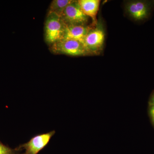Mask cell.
Instances as JSON below:
<instances>
[{"mask_svg": "<svg viewBox=\"0 0 154 154\" xmlns=\"http://www.w3.org/2000/svg\"><path fill=\"white\" fill-rule=\"evenodd\" d=\"M105 37L103 26L98 23L96 27L89 31L84 39L83 44L91 55H97L103 50Z\"/></svg>", "mask_w": 154, "mask_h": 154, "instance_id": "3957f363", "label": "cell"}, {"mask_svg": "<svg viewBox=\"0 0 154 154\" xmlns=\"http://www.w3.org/2000/svg\"><path fill=\"white\" fill-rule=\"evenodd\" d=\"M149 105L150 106L154 105V93L151 97L150 100L149 101Z\"/></svg>", "mask_w": 154, "mask_h": 154, "instance_id": "7c38bea8", "label": "cell"}, {"mask_svg": "<svg viewBox=\"0 0 154 154\" xmlns=\"http://www.w3.org/2000/svg\"><path fill=\"white\" fill-rule=\"evenodd\" d=\"M22 150L18 147L12 149L0 141V154H21Z\"/></svg>", "mask_w": 154, "mask_h": 154, "instance_id": "30bf717a", "label": "cell"}, {"mask_svg": "<svg viewBox=\"0 0 154 154\" xmlns=\"http://www.w3.org/2000/svg\"><path fill=\"white\" fill-rule=\"evenodd\" d=\"M99 0H79L78 2L80 8L86 16L92 20V25L96 26L98 22L97 16L100 7Z\"/></svg>", "mask_w": 154, "mask_h": 154, "instance_id": "ba28073f", "label": "cell"}, {"mask_svg": "<svg viewBox=\"0 0 154 154\" xmlns=\"http://www.w3.org/2000/svg\"><path fill=\"white\" fill-rule=\"evenodd\" d=\"M66 27L60 17L48 13L45 24V38L47 44L51 46L62 40Z\"/></svg>", "mask_w": 154, "mask_h": 154, "instance_id": "6da1fadb", "label": "cell"}, {"mask_svg": "<svg viewBox=\"0 0 154 154\" xmlns=\"http://www.w3.org/2000/svg\"><path fill=\"white\" fill-rule=\"evenodd\" d=\"M60 17L66 26L87 25L89 19L83 13L78 1L67 6Z\"/></svg>", "mask_w": 154, "mask_h": 154, "instance_id": "277c9868", "label": "cell"}, {"mask_svg": "<svg viewBox=\"0 0 154 154\" xmlns=\"http://www.w3.org/2000/svg\"><path fill=\"white\" fill-rule=\"evenodd\" d=\"M153 2L147 1H132L126 3L125 9L130 17L136 21H142L150 16Z\"/></svg>", "mask_w": 154, "mask_h": 154, "instance_id": "5b68a950", "label": "cell"}, {"mask_svg": "<svg viewBox=\"0 0 154 154\" xmlns=\"http://www.w3.org/2000/svg\"><path fill=\"white\" fill-rule=\"evenodd\" d=\"M55 134L54 130L46 133L37 134L31 138L29 141L20 145L18 148L25 150L22 154H38L49 143L51 137Z\"/></svg>", "mask_w": 154, "mask_h": 154, "instance_id": "8992f818", "label": "cell"}, {"mask_svg": "<svg viewBox=\"0 0 154 154\" xmlns=\"http://www.w3.org/2000/svg\"><path fill=\"white\" fill-rule=\"evenodd\" d=\"M149 113L151 117L152 121L154 125V105L150 106Z\"/></svg>", "mask_w": 154, "mask_h": 154, "instance_id": "8fae6325", "label": "cell"}, {"mask_svg": "<svg viewBox=\"0 0 154 154\" xmlns=\"http://www.w3.org/2000/svg\"><path fill=\"white\" fill-rule=\"evenodd\" d=\"M96 26L91 25H73L67 26L63 39H72L81 42L84 39L90 30Z\"/></svg>", "mask_w": 154, "mask_h": 154, "instance_id": "52a82bcc", "label": "cell"}, {"mask_svg": "<svg viewBox=\"0 0 154 154\" xmlns=\"http://www.w3.org/2000/svg\"><path fill=\"white\" fill-rule=\"evenodd\" d=\"M50 49L56 54L71 56L92 55L82 42L72 39H63L51 45Z\"/></svg>", "mask_w": 154, "mask_h": 154, "instance_id": "7a4b0ae2", "label": "cell"}, {"mask_svg": "<svg viewBox=\"0 0 154 154\" xmlns=\"http://www.w3.org/2000/svg\"><path fill=\"white\" fill-rule=\"evenodd\" d=\"M74 0H53L50 5L48 13H54L61 17L67 6Z\"/></svg>", "mask_w": 154, "mask_h": 154, "instance_id": "9c48e42d", "label": "cell"}]
</instances>
